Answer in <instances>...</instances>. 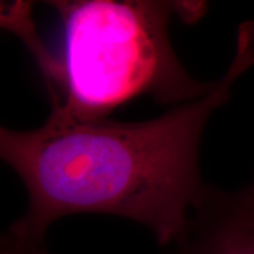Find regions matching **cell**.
Returning <instances> with one entry per match:
<instances>
[{"mask_svg":"<svg viewBox=\"0 0 254 254\" xmlns=\"http://www.w3.org/2000/svg\"><path fill=\"white\" fill-rule=\"evenodd\" d=\"M254 66V21L238 28L236 53L213 90L144 122L72 120L51 113L33 129H0V155L23 182L26 213L5 234L43 244L51 225L73 214L141 224L160 245L179 244L204 194L199 167L209 117Z\"/></svg>","mask_w":254,"mask_h":254,"instance_id":"obj_1","label":"cell"},{"mask_svg":"<svg viewBox=\"0 0 254 254\" xmlns=\"http://www.w3.org/2000/svg\"><path fill=\"white\" fill-rule=\"evenodd\" d=\"M251 185H252V187H253V190H254V182H253L252 184H251Z\"/></svg>","mask_w":254,"mask_h":254,"instance_id":"obj_5","label":"cell"},{"mask_svg":"<svg viewBox=\"0 0 254 254\" xmlns=\"http://www.w3.org/2000/svg\"><path fill=\"white\" fill-rule=\"evenodd\" d=\"M178 246V254H254L252 185L237 192L207 185Z\"/></svg>","mask_w":254,"mask_h":254,"instance_id":"obj_3","label":"cell"},{"mask_svg":"<svg viewBox=\"0 0 254 254\" xmlns=\"http://www.w3.org/2000/svg\"><path fill=\"white\" fill-rule=\"evenodd\" d=\"M63 30L60 55L40 37L27 44L43 74L51 113L72 120L107 119L139 98L177 105L204 97L215 81L193 78L178 58L168 27L174 15L195 23L202 1H49Z\"/></svg>","mask_w":254,"mask_h":254,"instance_id":"obj_2","label":"cell"},{"mask_svg":"<svg viewBox=\"0 0 254 254\" xmlns=\"http://www.w3.org/2000/svg\"><path fill=\"white\" fill-rule=\"evenodd\" d=\"M20 254H49L43 244H27L20 249Z\"/></svg>","mask_w":254,"mask_h":254,"instance_id":"obj_4","label":"cell"}]
</instances>
